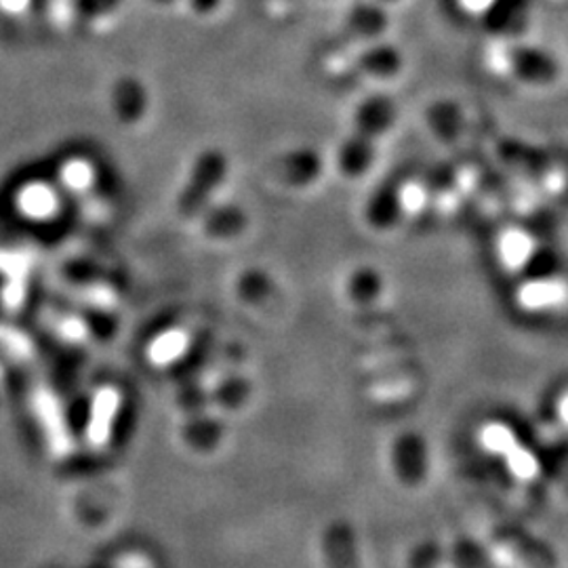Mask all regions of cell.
Returning a JSON list of instances; mask_svg holds the SVG:
<instances>
[{"mask_svg":"<svg viewBox=\"0 0 568 568\" xmlns=\"http://www.w3.org/2000/svg\"><path fill=\"white\" fill-rule=\"evenodd\" d=\"M506 61L514 77L528 84H548L558 77L556 60L535 47H511L506 53Z\"/></svg>","mask_w":568,"mask_h":568,"instance_id":"1","label":"cell"},{"mask_svg":"<svg viewBox=\"0 0 568 568\" xmlns=\"http://www.w3.org/2000/svg\"><path fill=\"white\" fill-rule=\"evenodd\" d=\"M375 159V138L366 135L363 131L354 129V133L345 140L342 150H339V169L342 173L356 180L361 175H365L366 171L371 169Z\"/></svg>","mask_w":568,"mask_h":568,"instance_id":"2","label":"cell"},{"mask_svg":"<svg viewBox=\"0 0 568 568\" xmlns=\"http://www.w3.org/2000/svg\"><path fill=\"white\" fill-rule=\"evenodd\" d=\"M394 116H396L394 102L387 95H373L358 105L354 116V129L377 140L392 126Z\"/></svg>","mask_w":568,"mask_h":568,"instance_id":"3","label":"cell"},{"mask_svg":"<svg viewBox=\"0 0 568 568\" xmlns=\"http://www.w3.org/2000/svg\"><path fill=\"white\" fill-rule=\"evenodd\" d=\"M400 209V187L396 183H386L375 190L366 204V217L377 230H387L398 222Z\"/></svg>","mask_w":568,"mask_h":568,"instance_id":"4","label":"cell"},{"mask_svg":"<svg viewBox=\"0 0 568 568\" xmlns=\"http://www.w3.org/2000/svg\"><path fill=\"white\" fill-rule=\"evenodd\" d=\"M356 68L371 79H392L403 68V55L392 44H375L356 60Z\"/></svg>","mask_w":568,"mask_h":568,"instance_id":"5","label":"cell"},{"mask_svg":"<svg viewBox=\"0 0 568 568\" xmlns=\"http://www.w3.org/2000/svg\"><path fill=\"white\" fill-rule=\"evenodd\" d=\"M386 28V11L375 4H356L345 20V34L352 39H377Z\"/></svg>","mask_w":568,"mask_h":568,"instance_id":"6","label":"cell"},{"mask_svg":"<svg viewBox=\"0 0 568 568\" xmlns=\"http://www.w3.org/2000/svg\"><path fill=\"white\" fill-rule=\"evenodd\" d=\"M528 0H493L487 13L488 28L509 32L527 18Z\"/></svg>","mask_w":568,"mask_h":568,"instance_id":"7","label":"cell"},{"mask_svg":"<svg viewBox=\"0 0 568 568\" xmlns=\"http://www.w3.org/2000/svg\"><path fill=\"white\" fill-rule=\"evenodd\" d=\"M506 145V150L508 152H504V156L514 163L516 169H528L532 175H541V173H546V159L539 154V150H535V148H527V145H520V142H504Z\"/></svg>","mask_w":568,"mask_h":568,"instance_id":"8","label":"cell"},{"mask_svg":"<svg viewBox=\"0 0 568 568\" xmlns=\"http://www.w3.org/2000/svg\"><path fill=\"white\" fill-rule=\"evenodd\" d=\"M429 122L434 126L436 133H440L443 138L453 140L462 126V116H459V108L453 103H438L432 108L429 112Z\"/></svg>","mask_w":568,"mask_h":568,"instance_id":"9","label":"cell"},{"mask_svg":"<svg viewBox=\"0 0 568 568\" xmlns=\"http://www.w3.org/2000/svg\"><path fill=\"white\" fill-rule=\"evenodd\" d=\"M379 288V278L377 274H373L371 270H361L354 281H352V293L358 297V300H368L373 297V293H377Z\"/></svg>","mask_w":568,"mask_h":568,"instance_id":"10","label":"cell"},{"mask_svg":"<svg viewBox=\"0 0 568 568\" xmlns=\"http://www.w3.org/2000/svg\"><path fill=\"white\" fill-rule=\"evenodd\" d=\"M386 2H392V0H386Z\"/></svg>","mask_w":568,"mask_h":568,"instance_id":"11","label":"cell"}]
</instances>
